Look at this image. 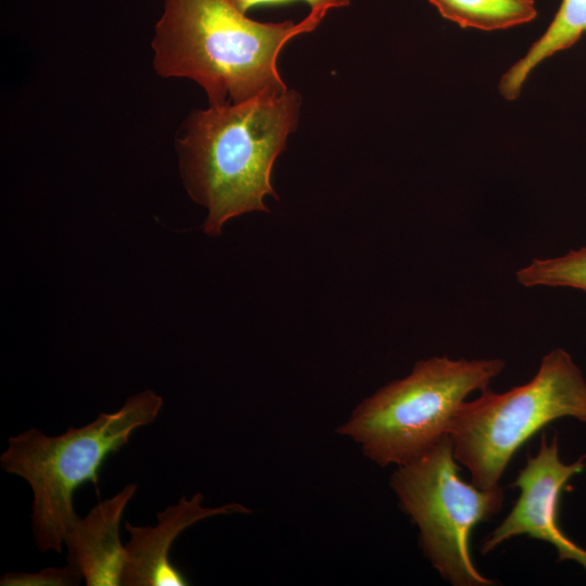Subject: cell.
Masks as SVG:
<instances>
[{
  "instance_id": "obj_10",
  "label": "cell",
  "mask_w": 586,
  "mask_h": 586,
  "mask_svg": "<svg viewBox=\"0 0 586 586\" xmlns=\"http://www.w3.org/2000/svg\"><path fill=\"white\" fill-rule=\"evenodd\" d=\"M586 31V0H562L544 35L501 77L499 92L506 100L517 99L533 69L552 54L572 47Z\"/></svg>"
},
{
  "instance_id": "obj_4",
  "label": "cell",
  "mask_w": 586,
  "mask_h": 586,
  "mask_svg": "<svg viewBox=\"0 0 586 586\" xmlns=\"http://www.w3.org/2000/svg\"><path fill=\"white\" fill-rule=\"evenodd\" d=\"M504 368L499 358L420 360L406 378L362 400L336 432L358 443L378 466L405 464L448 435L461 404Z\"/></svg>"
},
{
  "instance_id": "obj_7",
  "label": "cell",
  "mask_w": 586,
  "mask_h": 586,
  "mask_svg": "<svg viewBox=\"0 0 586 586\" xmlns=\"http://www.w3.org/2000/svg\"><path fill=\"white\" fill-rule=\"evenodd\" d=\"M586 468V455L566 464L560 459L557 433L548 442L545 434L536 455H526L525 466L510 485L520 495L504 521L481 543L486 555L506 540L527 535L552 545L558 560H573L586 572V548L575 544L559 525L558 507L561 491L568 481Z\"/></svg>"
},
{
  "instance_id": "obj_5",
  "label": "cell",
  "mask_w": 586,
  "mask_h": 586,
  "mask_svg": "<svg viewBox=\"0 0 586 586\" xmlns=\"http://www.w3.org/2000/svg\"><path fill=\"white\" fill-rule=\"evenodd\" d=\"M565 417L586 422V380L571 355L558 347L543 357L528 382L504 393L487 387L477 398L464 400L448 436L471 482L492 488L532 436Z\"/></svg>"
},
{
  "instance_id": "obj_8",
  "label": "cell",
  "mask_w": 586,
  "mask_h": 586,
  "mask_svg": "<svg viewBox=\"0 0 586 586\" xmlns=\"http://www.w3.org/2000/svg\"><path fill=\"white\" fill-rule=\"evenodd\" d=\"M204 497L196 493L157 512L155 526H137L129 521L125 528L130 539L125 545L126 561L122 575L124 586H184L183 573L171 562L170 549L178 536L196 522L220 514L249 513L241 504L203 507Z\"/></svg>"
},
{
  "instance_id": "obj_12",
  "label": "cell",
  "mask_w": 586,
  "mask_h": 586,
  "mask_svg": "<svg viewBox=\"0 0 586 586\" xmlns=\"http://www.w3.org/2000/svg\"><path fill=\"white\" fill-rule=\"evenodd\" d=\"M518 282L526 288H572L586 293V246L555 258H534L517 271Z\"/></svg>"
},
{
  "instance_id": "obj_13",
  "label": "cell",
  "mask_w": 586,
  "mask_h": 586,
  "mask_svg": "<svg viewBox=\"0 0 586 586\" xmlns=\"http://www.w3.org/2000/svg\"><path fill=\"white\" fill-rule=\"evenodd\" d=\"M84 579L82 573L67 563L60 568H46L39 572H8L0 578L1 586H76Z\"/></svg>"
},
{
  "instance_id": "obj_2",
  "label": "cell",
  "mask_w": 586,
  "mask_h": 586,
  "mask_svg": "<svg viewBox=\"0 0 586 586\" xmlns=\"http://www.w3.org/2000/svg\"><path fill=\"white\" fill-rule=\"evenodd\" d=\"M326 14L310 10L297 23H262L226 0H164L151 42L153 66L161 77L199 84L212 106L282 93L288 87L277 67L280 51L315 30Z\"/></svg>"
},
{
  "instance_id": "obj_14",
  "label": "cell",
  "mask_w": 586,
  "mask_h": 586,
  "mask_svg": "<svg viewBox=\"0 0 586 586\" xmlns=\"http://www.w3.org/2000/svg\"><path fill=\"white\" fill-rule=\"evenodd\" d=\"M241 13L246 14L247 10L260 4L285 2L290 0H226ZM310 5L311 10L328 12L330 9L343 8L349 4V0H303Z\"/></svg>"
},
{
  "instance_id": "obj_1",
  "label": "cell",
  "mask_w": 586,
  "mask_h": 586,
  "mask_svg": "<svg viewBox=\"0 0 586 586\" xmlns=\"http://www.w3.org/2000/svg\"><path fill=\"white\" fill-rule=\"evenodd\" d=\"M301 95L286 89L241 103L194 110L176 139L180 174L189 195L206 207L203 229L217 235L229 219L266 212L277 198L272 166L295 130Z\"/></svg>"
},
{
  "instance_id": "obj_3",
  "label": "cell",
  "mask_w": 586,
  "mask_h": 586,
  "mask_svg": "<svg viewBox=\"0 0 586 586\" xmlns=\"http://www.w3.org/2000/svg\"><path fill=\"white\" fill-rule=\"evenodd\" d=\"M163 403L161 395L144 390L128 397L117 411L102 412L62 434L51 436L31 428L9 438L0 466L31 489V532L40 551L62 552L65 533L77 518L76 489L87 482L98 488L105 459L127 445L136 430L153 423Z\"/></svg>"
},
{
  "instance_id": "obj_9",
  "label": "cell",
  "mask_w": 586,
  "mask_h": 586,
  "mask_svg": "<svg viewBox=\"0 0 586 586\" xmlns=\"http://www.w3.org/2000/svg\"><path fill=\"white\" fill-rule=\"evenodd\" d=\"M137 488L136 483L125 485L69 524L64 536L66 560L82 573L87 586L122 585L126 547L120 539V522Z\"/></svg>"
},
{
  "instance_id": "obj_6",
  "label": "cell",
  "mask_w": 586,
  "mask_h": 586,
  "mask_svg": "<svg viewBox=\"0 0 586 586\" xmlns=\"http://www.w3.org/2000/svg\"><path fill=\"white\" fill-rule=\"evenodd\" d=\"M402 510L419 528L420 547L441 577L453 586H492L475 566L472 530L500 512V485L480 488L460 476L448 435L391 476Z\"/></svg>"
},
{
  "instance_id": "obj_11",
  "label": "cell",
  "mask_w": 586,
  "mask_h": 586,
  "mask_svg": "<svg viewBox=\"0 0 586 586\" xmlns=\"http://www.w3.org/2000/svg\"><path fill=\"white\" fill-rule=\"evenodd\" d=\"M440 14L463 28L498 30L533 21L534 0H429Z\"/></svg>"
}]
</instances>
